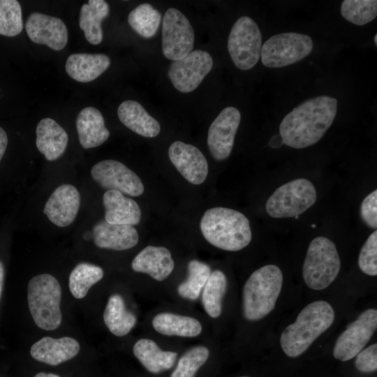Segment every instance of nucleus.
Here are the masks:
<instances>
[{
	"label": "nucleus",
	"mask_w": 377,
	"mask_h": 377,
	"mask_svg": "<svg viewBox=\"0 0 377 377\" xmlns=\"http://www.w3.org/2000/svg\"><path fill=\"white\" fill-rule=\"evenodd\" d=\"M337 100L328 96L309 98L285 116L279 125L283 144L303 149L318 142L333 123Z\"/></svg>",
	"instance_id": "f257e3e1"
},
{
	"label": "nucleus",
	"mask_w": 377,
	"mask_h": 377,
	"mask_svg": "<svg viewBox=\"0 0 377 377\" xmlns=\"http://www.w3.org/2000/svg\"><path fill=\"white\" fill-rule=\"evenodd\" d=\"M334 317L333 308L325 301H316L306 305L281 335L280 344L284 353L290 357L301 355L329 329Z\"/></svg>",
	"instance_id": "f03ea898"
},
{
	"label": "nucleus",
	"mask_w": 377,
	"mask_h": 377,
	"mask_svg": "<svg viewBox=\"0 0 377 377\" xmlns=\"http://www.w3.org/2000/svg\"><path fill=\"white\" fill-rule=\"evenodd\" d=\"M200 228L209 244L225 251H239L251 241L249 219L235 209L221 207L207 209Z\"/></svg>",
	"instance_id": "7ed1b4c3"
},
{
	"label": "nucleus",
	"mask_w": 377,
	"mask_h": 377,
	"mask_svg": "<svg viewBox=\"0 0 377 377\" xmlns=\"http://www.w3.org/2000/svg\"><path fill=\"white\" fill-rule=\"evenodd\" d=\"M283 281L281 270L274 265H265L251 274L243 288V313L246 320H260L274 309Z\"/></svg>",
	"instance_id": "20e7f679"
},
{
	"label": "nucleus",
	"mask_w": 377,
	"mask_h": 377,
	"mask_svg": "<svg viewBox=\"0 0 377 377\" xmlns=\"http://www.w3.org/2000/svg\"><path fill=\"white\" fill-rule=\"evenodd\" d=\"M27 298L31 315L38 327L53 330L59 327L61 288L55 277L49 274L33 277L28 284Z\"/></svg>",
	"instance_id": "39448f33"
},
{
	"label": "nucleus",
	"mask_w": 377,
	"mask_h": 377,
	"mask_svg": "<svg viewBox=\"0 0 377 377\" xmlns=\"http://www.w3.org/2000/svg\"><path fill=\"white\" fill-rule=\"evenodd\" d=\"M341 260L334 243L317 237L310 243L302 267L305 283L313 290H323L338 276Z\"/></svg>",
	"instance_id": "423d86ee"
},
{
	"label": "nucleus",
	"mask_w": 377,
	"mask_h": 377,
	"mask_svg": "<svg viewBox=\"0 0 377 377\" xmlns=\"http://www.w3.org/2000/svg\"><path fill=\"white\" fill-rule=\"evenodd\" d=\"M316 199L313 184L299 178L276 188L267 201L266 211L273 218L295 217L310 208Z\"/></svg>",
	"instance_id": "0eeeda50"
},
{
	"label": "nucleus",
	"mask_w": 377,
	"mask_h": 377,
	"mask_svg": "<svg viewBox=\"0 0 377 377\" xmlns=\"http://www.w3.org/2000/svg\"><path fill=\"white\" fill-rule=\"evenodd\" d=\"M311 38L296 32H285L271 36L263 45L261 61L268 68H281L295 64L312 51Z\"/></svg>",
	"instance_id": "6e6552de"
},
{
	"label": "nucleus",
	"mask_w": 377,
	"mask_h": 377,
	"mask_svg": "<svg viewBox=\"0 0 377 377\" xmlns=\"http://www.w3.org/2000/svg\"><path fill=\"white\" fill-rule=\"evenodd\" d=\"M262 36L258 24L247 16L232 25L228 38V50L234 64L240 70L252 68L260 57Z\"/></svg>",
	"instance_id": "1a4fd4ad"
},
{
	"label": "nucleus",
	"mask_w": 377,
	"mask_h": 377,
	"mask_svg": "<svg viewBox=\"0 0 377 377\" xmlns=\"http://www.w3.org/2000/svg\"><path fill=\"white\" fill-rule=\"evenodd\" d=\"M193 29L187 17L175 8H168L162 23V51L170 60L177 61L190 53L194 45Z\"/></svg>",
	"instance_id": "9d476101"
},
{
	"label": "nucleus",
	"mask_w": 377,
	"mask_h": 377,
	"mask_svg": "<svg viewBox=\"0 0 377 377\" xmlns=\"http://www.w3.org/2000/svg\"><path fill=\"white\" fill-rule=\"evenodd\" d=\"M376 327V309L362 312L337 338L333 349L334 358L345 362L355 357L368 343Z\"/></svg>",
	"instance_id": "9b49d317"
},
{
	"label": "nucleus",
	"mask_w": 377,
	"mask_h": 377,
	"mask_svg": "<svg viewBox=\"0 0 377 377\" xmlns=\"http://www.w3.org/2000/svg\"><path fill=\"white\" fill-rule=\"evenodd\" d=\"M212 66L211 55L206 51L196 50L172 62L168 76L176 89L188 93L200 85Z\"/></svg>",
	"instance_id": "f8f14e48"
},
{
	"label": "nucleus",
	"mask_w": 377,
	"mask_h": 377,
	"mask_svg": "<svg viewBox=\"0 0 377 377\" xmlns=\"http://www.w3.org/2000/svg\"><path fill=\"white\" fill-rule=\"evenodd\" d=\"M91 175L102 188L115 190L123 194L138 197L144 193L140 177L122 163L115 160H104L95 164Z\"/></svg>",
	"instance_id": "ddd939ff"
},
{
	"label": "nucleus",
	"mask_w": 377,
	"mask_h": 377,
	"mask_svg": "<svg viewBox=\"0 0 377 377\" xmlns=\"http://www.w3.org/2000/svg\"><path fill=\"white\" fill-rule=\"evenodd\" d=\"M241 114L235 107H227L211 124L208 130L207 146L215 160L223 161L231 154Z\"/></svg>",
	"instance_id": "4468645a"
},
{
	"label": "nucleus",
	"mask_w": 377,
	"mask_h": 377,
	"mask_svg": "<svg viewBox=\"0 0 377 377\" xmlns=\"http://www.w3.org/2000/svg\"><path fill=\"white\" fill-rule=\"evenodd\" d=\"M29 38L35 43L45 45L51 49L62 50L68 41V31L64 22L43 13L30 14L25 24Z\"/></svg>",
	"instance_id": "2eb2a0df"
},
{
	"label": "nucleus",
	"mask_w": 377,
	"mask_h": 377,
	"mask_svg": "<svg viewBox=\"0 0 377 377\" xmlns=\"http://www.w3.org/2000/svg\"><path fill=\"white\" fill-rule=\"evenodd\" d=\"M170 161L190 183H203L208 175V164L203 154L196 147L181 141L172 142L168 149Z\"/></svg>",
	"instance_id": "dca6fc26"
},
{
	"label": "nucleus",
	"mask_w": 377,
	"mask_h": 377,
	"mask_svg": "<svg viewBox=\"0 0 377 377\" xmlns=\"http://www.w3.org/2000/svg\"><path fill=\"white\" fill-rule=\"evenodd\" d=\"M80 205L77 188L68 184L58 186L45 203L43 213L59 227H66L75 220Z\"/></svg>",
	"instance_id": "f3484780"
},
{
	"label": "nucleus",
	"mask_w": 377,
	"mask_h": 377,
	"mask_svg": "<svg viewBox=\"0 0 377 377\" xmlns=\"http://www.w3.org/2000/svg\"><path fill=\"white\" fill-rule=\"evenodd\" d=\"M79 351L77 341L68 337L59 339L45 337L34 343L30 349L33 358L52 366L73 358Z\"/></svg>",
	"instance_id": "a211bd4d"
},
{
	"label": "nucleus",
	"mask_w": 377,
	"mask_h": 377,
	"mask_svg": "<svg viewBox=\"0 0 377 377\" xmlns=\"http://www.w3.org/2000/svg\"><path fill=\"white\" fill-rule=\"evenodd\" d=\"M131 267L135 272L147 274L154 279L162 281L172 273L175 263L167 248L148 246L136 255Z\"/></svg>",
	"instance_id": "6ab92c4d"
},
{
	"label": "nucleus",
	"mask_w": 377,
	"mask_h": 377,
	"mask_svg": "<svg viewBox=\"0 0 377 377\" xmlns=\"http://www.w3.org/2000/svg\"><path fill=\"white\" fill-rule=\"evenodd\" d=\"M92 234L97 246L116 251L133 248L139 239L138 231L133 226L113 224L105 220L94 226Z\"/></svg>",
	"instance_id": "aec40b11"
},
{
	"label": "nucleus",
	"mask_w": 377,
	"mask_h": 377,
	"mask_svg": "<svg viewBox=\"0 0 377 377\" xmlns=\"http://www.w3.org/2000/svg\"><path fill=\"white\" fill-rule=\"evenodd\" d=\"M36 133V147L47 161H55L64 154L68 136L56 121L50 118L41 119Z\"/></svg>",
	"instance_id": "412c9836"
},
{
	"label": "nucleus",
	"mask_w": 377,
	"mask_h": 377,
	"mask_svg": "<svg viewBox=\"0 0 377 377\" xmlns=\"http://www.w3.org/2000/svg\"><path fill=\"white\" fill-rule=\"evenodd\" d=\"M105 219L113 224L134 226L140 223L141 210L138 204L119 191H107L103 196Z\"/></svg>",
	"instance_id": "4be33fe9"
},
{
	"label": "nucleus",
	"mask_w": 377,
	"mask_h": 377,
	"mask_svg": "<svg viewBox=\"0 0 377 377\" xmlns=\"http://www.w3.org/2000/svg\"><path fill=\"white\" fill-rule=\"evenodd\" d=\"M76 128L80 143L84 149L102 145L110 135L102 114L94 107L84 108L79 112Z\"/></svg>",
	"instance_id": "5701e85b"
},
{
	"label": "nucleus",
	"mask_w": 377,
	"mask_h": 377,
	"mask_svg": "<svg viewBox=\"0 0 377 377\" xmlns=\"http://www.w3.org/2000/svg\"><path fill=\"white\" fill-rule=\"evenodd\" d=\"M117 114L124 126L140 135L154 138L160 133L158 121L137 101L128 100L122 102L118 108Z\"/></svg>",
	"instance_id": "b1692460"
},
{
	"label": "nucleus",
	"mask_w": 377,
	"mask_h": 377,
	"mask_svg": "<svg viewBox=\"0 0 377 377\" xmlns=\"http://www.w3.org/2000/svg\"><path fill=\"white\" fill-rule=\"evenodd\" d=\"M110 65V59L106 54L79 53L68 57L65 68L72 79L89 82L99 77Z\"/></svg>",
	"instance_id": "393cba45"
},
{
	"label": "nucleus",
	"mask_w": 377,
	"mask_h": 377,
	"mask_svg": "<svg viewBox=\"0 0 377 377\" xmlns=\"http://www.w3.org/2000/svg\"><path fill=\"white\" fill-rule=\"evenodd\" d=\"M133 351L145 369L153 374H158L172 368L177 356V353L163 350L155 341L145 338L135 342Z\"/></svg>",
	"instance_id": "a878e982"
},
{
	"label": "nucleus",
	"mask_w": 377,
	"mask_h": 377,
	"mask_svg": "<svg viewBox=\"0 0 377 377\" xmlns=\"http://www.w3.org/2000/svg\"><path fill=\"white\" fill-rule=\"evenodd\" d=\"M152 326L157 332L167 336L195 337L202 332L201 323L197 319L168 312L155 316Z\"/></svg>",
	"instance_id": "bb28decb"
},
{
	"label": "nucleus",
	"mask_w": 377,
	"mask_h": 377,
	"mask_svg": "<svg viewBox=\"0 0 377 377\" xmlns=\"http://www.w3.org/2000/svg\"><path fill=\"white\" fill-rule=\"evenodd\" d=\"M103 320L114 335H126L136 324L135 316L128 311L123 297L119 294L112 295L103 312Z\"/></svg>",
	"instance_id": "cd10ccee"
},
{
	"label": "nucleus",
	"mask_w": 377,
	"mask_h": 377,
	"mask_svg": "<svg viewBox=\"0 0 377 377\" xmlns=\"http://www.w3.org/2000/svg\"><path fill=\"white\" fill-rule=\"evenodd\" d=\"M227 286V279L222 271L214 270L211 272L202 293L204 309L211 318H216L221 315Z\"/></svg>",
	"instance_id": "c85d7f7f"
},
{
	"label": "nucleus",
	"mask_w": 377,
	"mask_h": 377,
	"mask_svg": "<svg viewBox=\"0 0 377 377\" xmlns=\"http://www.w3.org/2000/svg\"><path fill=\"white\" fill-rule=\"evenodd\" d=\"M101 267L87 263H81L71 271L68 286L73 296L77 299L84 297L90 288L103 277Z\"/></svg>",
	"instance_id": "c756f323"
},
{
	"label": "nucleus",
	"mask_w": 377,
	"mask_h": 377,
	"mask_svg": "<svg viewBox=\"0 0 377 377\" xmlns=\"http://www.w3.org/2000/svg\"><path fill=\"white\" fill-rule=\"evenodd\" d=\"M188 277L177 288L178 294L189 300H197L202 291L211 274L208 265L197 260L188 263Z\"/></svg>",
	"instance_id": "7c9ffc66"
},
{
	"label": "nucleus",
	"mask_w": 377,
	"mask_h": 377,
	"mask_svg": "<svg viewBox=\"0 0 377 377\" xmlns=\"http://www.w3.org/2000/svg\"><path fill=\"white\" fill-rule=\"evenodd\" d=\"M161 20V13L149 3H142L128 15L131 27L145 38L153 37L157 32Z\"/></svg>",
	"instance_id": "2f4dec72"
},
{
	"label": "nucleus",
	"mask_w": 377,
	"mask_h": 377,
	"mask_svg": "<svg viewBox=\"0 0 377 377\" xmlns=\"http://www.w3.org/2000/svg\"><path fill=\"white\" fill-rule=\"evenodd\" d=\"M342 17L358 26L364 25L377 16L376 0H344L340 8Z\"/></svg>",
	"instance_id": "473e14b6"
},
{
	"label": "nucleus",
	"mask_w": 377,
	"mask_h": 377,
	"mask_svg": "<svg viewBox=\"0 0 377 377\" xmlns=\"http://www.w3.org/2000/svg\"><path fill=\"white\" fill-rule=\"evenodd\" d=\"M23 29L22 9L16 0H0V35L13 37Z\"/></svg>",
	"instance_id": "72a5a7b5"
},
{
	"label": "nucleus",
	"mask_w": 377,
	"mask_h": 377,
	"mask_svg": "<svg viewBox=\"0 0 377 377\" xmlns=\"http://www.w3.org/2000/svg\"><path fill=\"white\" fill-rule=\"evenodd\" d=\"M209 349L197 346L188 350L178 360L170 377H194L198 369L207 362Z\"/></svg>",
	"instance_id": "f704fd0d"
},
{
	"label": "nucleus",
	"mask_w": 377,
	"mask_h": 377,
	"mask_svg": "<svg viewBox=\"0 0 377 377\" xmlns=\"http://www.w3.org/2000/svg\"><path fill=\"white\" fill-rule=\"evenodd\" d=\"M107 16L84 3L80 9L79 25L84 31L85 38L92 45H98L103 40L102 21Z\"/></svg>",
	"instance_id": "c9c22d12"
},
{
	"label": "nucleus",
	"mask_w": 377,
	"mask_h": 377,
	"mask_svg": "<svg viewBox=\"0 0 377 377\" xmlns=\"http://www.w3.org/2000/svg\"><path fill=\"white\" fill-rule=\"evenodd\" d=\"M358 265L364 274L369 276L377 275V231L373 232L362 246Z\"/></svg>",
	"instance_id": "e433bc0d"
},
{
	"label": "nucleus",
	"mask_w": 377,
	"mask_h": 377,
	"mask_svg": "<svg viewBox=\"0 0 377 377\" xmlns=\"http://www.w3.org/2000/svg\"><path fill=\"white\" fill-rule=\"evenodd\" d=\"M360 215L365 224L371 228H377V190H374L363 200Z\"/></svg>",
	"instance_id": "4c0bfd02"
},
{
	"label": "nucleus",
	"mask_w": 377,
	"mask_h": 377,
	"mask_svg": "<svg viewBox=\"0 0 377 377\" xmlns=\"http://www.w3.org/2000/svg\"><path fill=\"white\" fill-rule=\"evenodd\" d=\"M357 370L364 373L376 371L377 369V344L374 343L361 350L355 362Z\"/></svg>",
	"instance_id": "58836bf2"
},
{
	"label": "nucleus",
	"mask_w": 377,
	"mask_h": 377,
	"mask_svg": "<svg viewBox=\"0 0 377 377\" xmlns=\"http://www.w3.org/2000/svg\"><path fill=\"white\" fill-rule=\"evenodd\" d=\"M8 145V136L5 131L0 127V161Z\"/></svg>",
	"instance_id": "ea45409f"
},
{
	"label": "nucleus",
	"mask_w": 377,
	"mask_h": 377,
	"mask_svg": "<svg viewBox=\"0 0 377 377\" xmlns=\"http://www.w3.org/2000/svg\"><path fill=\"white\" fill-rule=\"evenodd\" d=\"M283 145L282 139L280 135L273 136L269 142V145L273 148H278Z\"/></svg>",
	"instance_id": "a19ab883"
},
{
	"label": "nucleus",
	"mask_w": 377,
	"mask_h": 377,
	"mask_svg": "<svg viewBox=\"0 0 377 377\" xmlns=\"http://www.w3.org/2000/svg\"><path fill=\"white\" fill-rule=\"evenodd\" d=\"M4 281V267L1 261L0 260V300L1 297V293L3 290Z\"/></svg>",
	"instance_id": "79ce46f5"
},
{
	"label": "nucleus",
	"mask_w": 377,
	"mask_h": 377,
	"mask_svg": "<svg viewBox=\"0 0 377 377\" xmlns=\"http://www.w3.org/2000/svg\"><path fill=\"white\" fill-rule=\"evenodd\" d=\"M34 377H60L59 376L54 374H47L45 372H40L35 375Z\"/></svg>",
	"instance_id": "37998d69"
},
{
	"label": "nucleus",
	"mask_w": 377,
	"mask_h": 377,
	"mask_svg": "<svg viewBox=\"0 0 377 377\" xmlns=\"http://www.w3.org/2000/svg\"><path fill=\"white\" fill-rule=\"evenodd\" d=\"M92 235L90 233V232H86L84 235V239L86 240H89L91 237Z\"/></svg>",
	"instance_id": "c03bdc74"
},
{
	"label": "nucleus",
	"mask_w": 377,
	"mask_h": 377,
	"mask_svg": "<svg viewBox=\"0 0 377 377\" xmlns=\"http://www.w3.org/2000/svg\"><path fill=\"white\" fill-rule=\"evenodd\" d=\"M377 35L376 34L375 36H374V43H375V45H377Z\"/></svg>",
	"instance_id": "a18cd8bd"
},
{
	"label": "nucleus",
	"mask_w": 377,
	"mask_h": 377,
	"mask_svg": "<svg viewBox=\"0 0 377 377\" xmlns=\"http://www.w3.org/2000/svg\"><path fill=\"white\" fill-rule=\"evenodd\" d=\"M239 377H249V376H239Z\"/></svg>",
	"instance_id": "49530a36"
}]
</instances>
